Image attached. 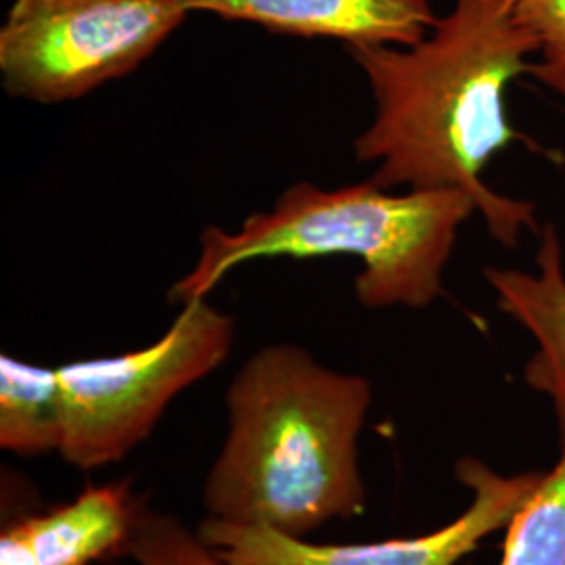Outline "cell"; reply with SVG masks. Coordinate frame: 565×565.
<instances>
[{"label": "cell", "instance_id": "1", "mask_svg": "<svg viewBox=\"0 0 565 565\" xmlns=\"http://www.w3.org/2000/svg\"><path fill=\"white\" fill-rule=\"evenodd\" d=\"M373 97V120L354 139V158L375 163L382 189H459L490 237L507 249L524 231L541 233L536 205L484 182L507 147L527 142L507 118L509 84L532 72L536 42L513 0H455L413 46H345Z\"/></svg>", "mask_w": 565, "mask_h": 565}, {"label": "cell", "instance_id": "2", "mask_svg": "<svg viewBox=\"0 0 565 565\" xmlns=\"http://www.w3.org/2000/svg\"><path fill=\"white\" fill-rule=\"evenodd\" d=\"M224 398L226 438L203 484L207 518L308 539L363 513L366 377L333 371L296 343H270L245 361Z\"/></svg>", "mask_w": 565, "mask_h": 565}, {"label": "cell", "instance_id": "3", "mask_svg": "<svg viewBox=\"0 0 565 565\" xmlns=\"http://www.w3.org/2000/svg\"><path fill=\"white\" fill-rule=\"evenodd\" d=\"M476 202L459 189L392 193L364 181L340 189L296 182L239 231L205 226L198 264L170 287V302L191 303L245 263L264 258L354 256L356 302L366 310H424L445 294L446 266Z\"/></svg>", "mask_w": 565, "mask_h": 565}, {"label": "cell", "instance_id": "4", "mask_svg": "<svg viewBox=\"0 0 565 565\" xmlns=\"http://www.w3.org/2000/svg\"><path fill=\"white\" fill-rule=\"evenodd\" d=\"M233 340L235 319L203 298L184 303L162 338L142 350L57 366L61 457L78 469L120 461L147 440L182 390L226 361Z\"/></svg>", "mask_w": 565, "mask_h": 565}, {"label": "cell", "instance_id": "5", "mask_svg": "<svg viewBox=\"0 0 565 565\" xmlns=\"http://www.w3.org/2000/svg\"><path fill=\"white\" fill-rule=\"evenodd\" d=\"M182 0H13L0 28L9 97L74 102L141 67L186 20Z\"/></svg>", "mask_w": 565, "mask_h": 565}, {"label": "cell", "instance_id": "6", "mask_svg": "<svg viewBox=\"0 0 565 565\" xmlns=\"http://www.w3.org/2000/svg\"><path fill=\"white\" fill-rule=\"evenodd\" d=\"M543 471L505 476L478 457H463L455 476L471 501L450 524L419 536L321 545L254 525L205 518L198 534L226 565H459L494 532L505 530Z\"/></svg>", "mask_w": 565, "mask_h": 565}, {"label": "cell", "instance_id": "7", "mask_svg": "<svg viewBox=\"0 0 565 565\" xmlns=\"http://www.w3.org/2000/svg\"><path fill=\"white\" fill-rule=\"evenodd\" d=\"M186 11L247 21L275 34L335 39L343 46H413L436 25L429 0H182Z\"/></svg>", "mask_w": 565, "mask_h": 565}, {"label": "cell", "instance_id": "8", "mask_svg": "<svg viewBox=\"0 0 565 565\" xmlns=\"http://www.w3.org/2000/svg\"><path fill=\"white\" fill-rule=\"evenodd\" d=\"M536 270L484 268V279L499 310L534 340L524 364V382L553 406L565 434V268L557 226H541Z\"/></svg>", "mask_w": 565, "mask_h": 565}, {"label": "cell", "instance_id": "9", "mask_svg": "<svg viewBox=\"0 0 565 565\" xmlns=\"http://www.w3.org/2000/svg\"><path fill=\"white\" fill-rule=\"evenodd\" d=\"M139 507L128 484L88 486L72 503L0 536V565H90L124 551Z\"/></svg>", "mask_w": 565, "mask_h": 565}, {"label": "cell", "instance_id": "10", "mask_svg": "<svg viewBox=\"0 0 565 565\" xmlns=\"http://www.w3.org/2000/svg\"><path fill=\"white\" fill-rule=\"evenodd\" d=\"M65 413L60 371L0 356V446L15 455L60 452Z\"/></svg>", "mask_w": 565, "mask_h": 565}, {"label": "cell", "instance_id": "11", "mask_svg": "<svg viewBox=\"0 0 565 565\" xmlns=\"http://www.w3.org/2000/svg\"><path fill=\"white\" fill-rule=\"evenodd\" d=\"M501 565H565V434L555 465L505 527Z\"/></svg>", "mask_w": 565, "mask_h": 565}, {"label": "cell", "instance_id": "12", "mask_svg": "<svg viewBox=\"0 0 565 565\" xmlns=\"http://www.w3.org/2000/svg\"><path fill=\"white\" fill-rule=\"evenodd\" d=\"M137 565H226L202 536L177 515L139 509L124 546Z\"/></svg>", "mask_w": 565, "mask_h": 565}, {"label": "cell", "instance_id": "13", "mask_svg": "<svg viewBox=\"0 0 565 565\" xmlns=\"http://www.w3.org/2000/svg\"><path fill=\"white\" fill-rule=\"evenodd\" d=\"M513 11L536 42L530 76L565 99V0H513Z\"/></svg>", "mask_w": 565, "mask_h": 565}]
</instances>
